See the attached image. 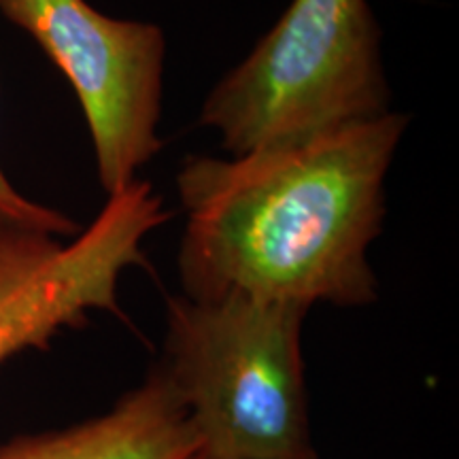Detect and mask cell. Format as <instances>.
<instances>
[{"label":"cell","mask_w":459,"mask_h":459,"mask_svg":"<svg viewBox=\"0 0 459 459\" xmlns=\"http://www.w3.org/2000/svg\"><path fill=\"white\" fill-rule=\"evenodd\" d=\"M0 13L30 34L71 83L107 196L130 186L162 149V28L115 20L88 0H0Z\"/></svg>","instance_id":"277c9868"},{"label":"cell","mask_w":459,"mask_h":459,"mask_svg":"<svg viewBox=\"0 0 459 459\" xmlns=\"http://www.w3.org/2000/svg\"><path fill=\"white\" fill-rule=\"evenodd\" d=\"M200 449L162 366L107 412L62 429L0 443V459H187Z\"/></svg>","instance_id":"8992f818"},{"label":"cell","mask_w":459,"mask_h":459,"mask_svg":"<svg viewBox=\"0 0 459 459\" xmlns=\"http://www.w3.org/2000/svg\"><path fill=\"white\" fill-rule=\"evenodd\" d=\"M389 100L368 0H291L206 96L200 124L243 156L381 117Z\"/></svg>","instance_id":"3957f363"},{"label":"cell","mask_w":459,"mask_h":459,"mask_svg":"<svg viewBox=\"0 0 459 459\" xmlns=\"http://www.w3.org/2000/svg\"><path fill=\"white\" fill-rule=\"evenodd\" d=\"M311 308L245 296H175L166 307L162 370L204 455H317L304 381L302 325Z\"/></svg>","instance_id":"7a4b0ae2"},{"label":"cell","mask_w":459,"mask_h":459,"mask_svg":"<svg viewBox=\"0 0 459 459\" xmlns=\"http://www.w3.org/2000/svg\"><path fill=\"white\" fill-rule=\"evenodd\" d=\"M152 183L132 181L107 198L73 243L0 223V364L26 349H48L90 311L119 315L117 287L132 266H149L143 243L169 221Z\"/></svg>","instance_id":"5b68a950"},{"label":"cell","mask_w":459,"mask_h":459,"mask_svg":"<svg viewBox=\"0 0 459 459\" xmlns=\"http://www.w3.org/2000/svg\"><path fill=\"white\" fill-rule=\"evenodd\" d=\"M0 223L37 230V232L51 234V237H71L79 232V226L68 215L45 204L32 203L24 194L17 192L3 169H0Z\"/></svg>","instance_id":"52a82bcc"},{"label":"cell","mask_w":459,"mask_h":459,"mask_svg":"<svg viewBox=\"0 0 459 459\" xmlns=\"http://www.w3.org/2000/svg\"><path fill=\"white\" fill-rule=\"evenodd\" d=\"M409 117L385 113L230 160L189 156L183 296H245L313 308L377 300L368 249L385 221V179Z\"/></svg>","instance_id":"6da1fadb"},{"label":"cell","mask_w":459,"mask_h":459,"mask_svg":"<svg viewBox=\"0 0 459 459\" xmlns=\"http://www.w3.org/2000/svg\"><path fill=\"white\" fill-rule=\"evenodd\" d=\"M187 459H220V457H211V455H204V453H192V455H189ZM304 459H317V455H313V457H304Z\"/></svg>","instance_id":"ba28073f"}]
</instances>
